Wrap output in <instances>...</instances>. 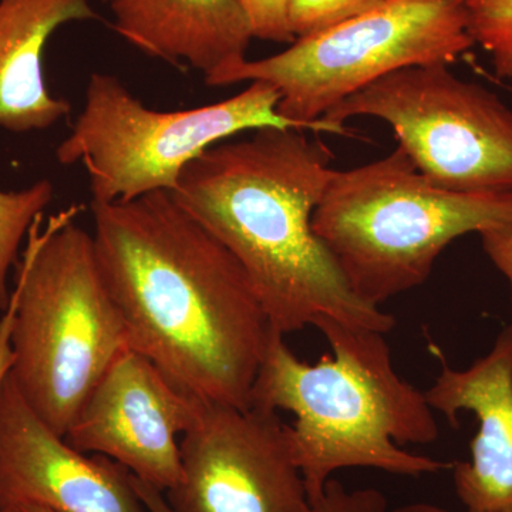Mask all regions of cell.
Instances as JSON below:
<instances>
[{"label": "cell", "mask_w": 512, "mask_h": 512, "mask_svg": "<svg viewBox=\"0 0 512 512\" xmlns=\"http://www.w3.org/2000/svg\"><path fill=\"white\" fill-rule=\"evenodd\" d=\"M92 212L128 346L187 396L251 407L272 326L237 258L170 192L92 202Z\"/></svg>", "instance_id": "6da1fadb"}, {"label": "cell", "mask_w": 512, "mask_h": 512, "mask_svg": "<svg viewBox=\"0 0 512 512\" xmlns=\"http://www.w3.org/2000/svg\"><path fill=\"white\" fill-rule=\"evenodd\" d=\"M251 133L195 158L171 197L237 258L282 335L322 316L389 333L396 318L357 298L313 232V212L336 171L332 151L296 128Z\"/></svg>", "instance_id": "7a4b0ae2"}, {"label": "cell", "mask_w": 512, "mask_h": 512, "mask_svg": "<svg viewBox=\"0 0 512 512\" xmlns=\"http://www.w3.org/2000/svg\"><path fill=\"white\" fill-rule=\"evenodd\" d=\"M312 326L332 353L313 365L302 362L272 328L251 393V407L295 416L288 439L309 501L336 471L348 468L406 477L451 470V463L402 448L434 443L439 424L426 394L394 370L384 333L329 316Z\"/></svg>", "instance_id": "3957f363"}, {"label": "cell", "mask_w": 512, "mask_h": 512, "mask_svg": "<svg viewBox=\"0 0 512 512\" xmlns=\"http://www.w3.org/2000/svg\"><path fill=\"white\" fill-rule=\"evenodd\" d=\"M77 208L42 227L37 218L16 264L10 346L19 392L47 426L66 436L87 397L128 348L123 316Z\"/></svg>", "instance_id": "277c9868"}, {"label": "cell", "mask_w": 512, "mask_h": 512, "mask_svg": "<svg viewBox=\"0 0 512 512\" xmlns=\"http://www.w3.org/2000/svg\"><path fill=\"white\" fill-rule=\"evenodd\" d=\"M312 228L357 298L380 308L423 285L451 242L512 228V191L446 190L397 146L373 163L336 170Z\"/></svg>", "instance_id": "5b68a950"}, {"label": "cell", "mask_w": 512, "mask_h": 512, "mask_svg": "<svg viewBox=\"0 0 512 512\" xmlns=\"http://www.w3.org/2000/svg\"><path fill=\"white\" fill-rule=\"evenodd\" d=\"M476 45L464 0H386L278 55L239 62L205 77L212 87L265 82L279 93L278 113L315 134L352 136L322 117L387 74L417 64L456 62Z\"/></svg>", "instance_id": "8992f818"}, {"label": "cell", "mask_w": 512, "mask_h": 512, "mask_svg": "<svg viewBox=\"0 0 512 512\" xmlns=\"http://www.w3.org/2000/svg\"><path fill=\"white\" fill-rule=\"evenodd\" d=\"M279 93L251 82L234 97L188 110L144 106L119 77L93 73L82 113L56 148L63 165L83 164L93 204L173 192L187 165L215 144L261 128H296L278 113ZM305 131V130H303Z\"/></svg>", "instance_id": "52a82bcc"}, {"label": "cell", "mask_w": 512, "mask_h": 512, "mask_svg": "<svg viewBox=\"0 0 512 512\" xmlns=\"http://www.w3.org/2000/svg\"><path fill=\"white\" fill-rule=\"evenodd\" d=\"M373 117L431 183L460 192L512 191V110L448 64L404 67L369 84L322 117L346 126Z\"/></svg>", "instance_id": "ba28073f"}, {"label": "cell", "mask_w": 512, "mask_h": 512, "mask_svg": "<svg viewBox=\"0 0 512 512\" xmlns=\"http://www.w3.org/2000/svg\"><path fill=\"white\" fill-rule=\"evenodd\" d=\"M183 477L165 500L174 512H309L278 413L201 400L180 440Z\"/></svg>", "instance_id": "9c48e42d"}, {"label": "cell", "mask_w": 512, "mask_h": 512, "mask_svg": "<svg viewBox=\"0 0 512 512\" xmlns=\"http://www.w3.org/2000/svg\"><path fill=\"white\" fill-rule=\"evenodd\" d=\"M200 403L128 346L87 397L64 439L84 454L111 458L165 493L183 477L178 436L190 429Z\"/></svg>", "instance_id": "30bf717a"}, {"label": "cell", "mask_w": 512, "mask_h": 512, "mask_svg": "<svg viewBox=\"0 0 512 512\" xmlns=\"http://www.w3.org/2000/svg\"><path fill=\"white\" fill-rule=\"evenodd\" d=\"M13 504L56 512H148L130 471L70 446L37 416L9 373L0 387V507Z\"/></svg>", "instance_id": "8fae6325"}, {"label": "cell", "mask_w": 512, "mask_h": 512, "mask_svg": "<svg viewBox=\"0 0 512 512\" xmlns=\"http://www.w3.org/2000/svg\"><path fill=\"white\" fill-rule=\"evenodd\" d=\"M431 352L440 360L439 376L424 392L431 409L453 427L461 412L478 424L470 460L451 466L458 500L467 512H512V325L467 369H453L436 346Z\"/></svg>", "instance_id": "7c38bea8"}, {"label": "cell", "mask_w": 512, "mask_h": 512, "mask_svg": "<svg viewBox=\"0 0 512 512\" xmlns=\"http://www.w3.org/2000/svg\"><path fill=\"white\" fill-rule=\"evenodd\" d=\"M113 29L140 52L211 76L247 59L251 26L237 0H103Z\"/></svg>", "instance_id": "4fadbf2b"}, {"label": "cell", "mask_w": 512, "mask_h": 512, "mask_svg": "<svg viewBox=\"0 0 512 512\" xmlns=\"http://www.w3.org/2000/svg\"><path fill=\"white\" fill-rule=\"evenodd\" d=\"M97 19L90 0H0V128L47 130L72 113L47 89L46 46L64 25Z\"/></svg>", "instance_id": "5bb4252c"}, {"label": "cell", "mask_w": 512, "mask_h": 512, "mask_svg": "<svg viewBox=\"0 0 512 512\" xmlns=\"http://www.w3.org/2000/svg\"><path fill=\"white\" fill-rule=\"evenodd\" d=\"M55 197V187L49 180H39L28 188L16 191L0 190V311L10 302L8 276L18 264L23 239L28 238L32 225L49 207Z\"/></svg>", "instance_id": "9a60e30c"}, {"label": "cell", "mask_w": 512, "mask_h": 512, "mask_svg": "<svg viewBox=\"0 0 512 512\" xmlns=\"http://www.w3.org/2000/svg\"><path fill=\"white\" fill-rule=\"evenodd\" d=\"M467 29L493 60L500 79H512V0H464Z\"/></svg>", "instance_id": "2e32d148"}, {"label": "cell", "mask_w": 512, "mask_h": 512, "mask_svg": "<svg viewBox=\"0 0 512 512\" xmlns=\"http://www.w3.org/2000/svg\"><path fill=\"white\" fill-rule=\"evenodd\" d=\"M386 0H291L289 26L295 39L316 35L377 8Z\"/></svg>", "instance_id": "e0dca14e"}, {"label": "cell", "mask_w": 512, "mask_h": 512, "mask_svg": "<svg viewBox=\"0 0 512 512\" xmlns=\"http://www.w3.org/2000/svg\"><path fill=\"white\" fill-rule=\"evenodd\" d=\"M247 16L254 39L276 43H293L289 26V2L291 0H237Z\"/></svg>", "instance_id": "ac0fdd59"}, {"label": "cell", "mask_w": 512, "mask_h": 512, "mask_svg": "<svg viewBox=\"0 0 512 512\" xmlns=\"http://www.w3.org/2000/svg\"><path fill=\"white\" fill-rule=\"evenodd\" d=\"M309 512H389V503L377 488L348 490L336 478H330L325 490L309 501Z\"/></svg>", "instance_id": "d6986e66"}, {"label": "cell", "mask_w": 512, "mask_h": 512, "mask_svg": "<svg viewBox=\"0 0 512 512\" xmlns=\"http://www.w3.org/2000/svg\"><path fill=\"white\" fill-rule=\"evenodd\" d=\"M485 255L510 285L512 301V228H491L480 232Z\"/></svg>", "instance_id": "ffe728a7"}, {"label": "cell", "mask_w": 512, "mask_h": 512, "mask_svg": "<svg viewBox=\"0 0 512 512\" xmlns=\"http://www.w3.org/2000/svg\"><path fill=\"white\" fill-rule=\"evenodd\" d=\"M13 318H15V303L10 299L8 309L0 318V387L12 369L13 355L10 346Z\"/></svg>", "instance_id": "44dd1931"}, {"label": "cell", "mask_w": 512, "mask_h": 512, "mask_svg": "<svg viewBox=\"0 0 512 512\" xmlns=\"http://www.w3.org/2000/svg\"><path fill=\"white\" fill-rule=\"evenodd\" d=\"M131 481H133L134 490L137 491L141 503L144 504L148 512H174L165 500L164 491L158 490L146 481L138 480L133 474H131Z\"/></svg>", "instance_id": "7402d4cb"}, {"label": "cell", "mask_w": 512, "mask_h": 512, "mask_svg": "<svg viewBox=\"0 0 512 512\" xmlns=\"http://www.w3.org/2000/svg\"><path fill=\"white\" fill-rule=\"evenodd\" d=\"M392 512H448L437 505L427 503L406 504L403 507L396 508Z\"/></svg>", "instance_id": "603a6c76"}, {"label": "cell", "mask_w": 512, "mask_h": 512, "mask_svg": "<svg viewBox=\"0 0 512 512\" xmlns=\"http://www.w3.org/2000/svg\"><path fill=\"white\" fill-rule=\"evenodd\" d=\"M0 512H56L50 508L40 507V505L33 504H13L0 507Z\"/></svg>", "instance_id": "cb8c5ba5"}]
</instances>
